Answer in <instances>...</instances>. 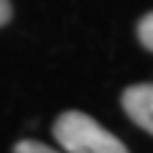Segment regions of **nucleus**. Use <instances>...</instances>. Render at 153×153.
Returning a JSON list of instances; mask_svg holds the SVG:
<instances>
[{"label": "nucleus", "mask_w": 153, "mask_h": 153, "mask_svg": "<svg viewBox=\"0 0 153 153\" xmlns=\"http://www.w3.org/2000/svg\"><path fill=\"white\" fill-rule=\"evenodd\" d=\"M120 105L140 130L153 135V82L130 84L120 94Z\"/></svg>", "instance_id": "nucleus-2"}, {"label": "nucleus", "mask_w": 153, "mask_h": 153, "mask_svg": "<svg viewBox=\"0 0 153 153\" xmlns=\"http://www.w3.org/2000/svg\"><path fill=\"white\" fill-rule=\"evenodd\" d=\"M13 153H59V151L49 148L41 140H18L16 146H13Z\"/></svg>", "instance_id": "nucleus-4"}, {"label": "nucleus", "mask_w": 153, "mask_h": 153, "mask_svg": "<svg viewBox=\"0 0 153 153\" xmlns=\"http://www.w3.org/2000/svg\"><path fill=\"white\" fill-rule=\"evenodd\" d=\"M13 18V3L10 0H0V28L8 26Z\"/></svg>", "instance_id": "nucleus-5"}, {"label": "nucleus", "mask_w": 153, "mask_h": 153, "mask_svg": "<svg viewBox=\"0 0 153 153\" xmlns=\"http://www.w3.org/2000/svg\"><path fill=\"white\" fill-rule=\"evenodd\" d=\"M138 41H140L143 49H148L153 54V10L138 21Z\"/></svg>", "instance_id": "nucleus-3"}, {"label": "nucleus", "mask_w": 153, "mask_h": 153, "mask_svg": "<svg viewBox=\"0 0 153 153\" xmlns=\"http://www.w3.org/2000/svg\"><path fill=\"white\" fill-rule=\"evenodd\" d=\"M56 143L64 153H130L120 138L79 110H66L54 120Z\"/></svg>", "instance_id": "nucleus-1"}]
</instances>
